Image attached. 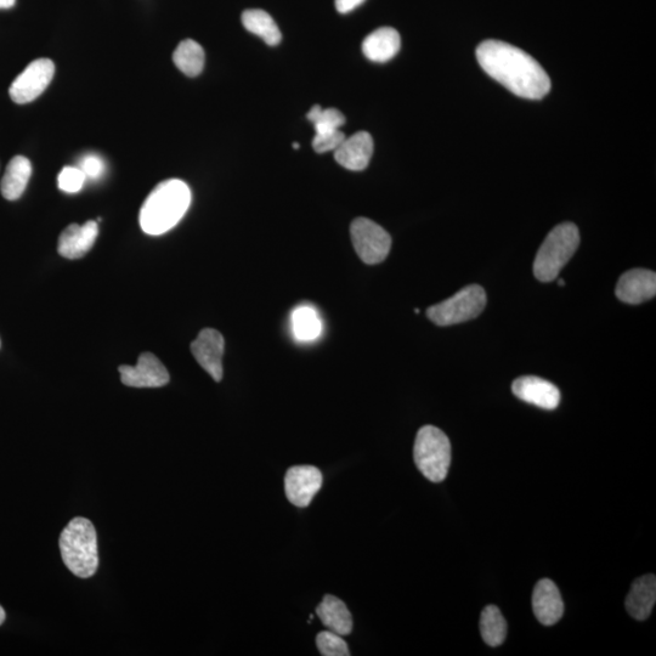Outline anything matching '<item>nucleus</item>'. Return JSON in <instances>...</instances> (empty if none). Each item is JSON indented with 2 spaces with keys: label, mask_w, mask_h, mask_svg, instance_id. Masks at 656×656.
<instances>
[{
  "label": "nucleus",
  "mask_w": 656,
  "mask_h": 656,
  "mask_svg": "<svg viewBox=\"0 0 656 656\" xmlns=\"http://www.w3.org/2000/svg\"><path fill=\"white\" fill-rule=\"evenodd\" d=\"M512 392L525 403L545 410L557 409L561 403V392L553 383L535 376L520 377L512 384Z\"/></svg>",
  "instance_id": "f8f14e48"
},
{
  "label": "nucleus",
  "mask_w": 656,
  "mask_h": 656,
  "mask_svg": "<svg viewBox=\"0 0 656 656\" xmlns=\"http://www.w3.org/2000/svg\"><path fill=\"white\" fill-rule=\"evenodd\" d=\"M191 199V190L183 180L169 179L158 184L141 206V230L151 236L168 233L184 218Z\"/></svg>",
  "instance_id": "f03ea898"
},
{
  "label": "nucleus",
  "mask_w": 656,
  "mask_h": 656,
  "mask_svg": "<svg viewBox=\"0 0 656 656\" xmlns=\"http://www.w3.org/2000/svg\"><path fill=\"white\" fill-rule=\"evenodd\" d=\"M308 120L313 123L315 134L336 132L346 124V117L337 109H322L314 105L308 112Z\"/></svg>",
  "instance_id": "393cba45"
},
{
  "label": "nucleus",
  "mask_w": 656,
  "mask_h": 656,
  "mask_svg": "<svg viewBox=\"0 0 656 656\" xmlns=\"http://www.w3.org/2000/svg\"><path fill=\"white\" fill-rule=\"evenodd\" d=\"M15 3H16V0H0V9L13 8Z\"/></svg>",
  "instance_id": "7c9ffc66"
},
{
  "label": "nucleus",
  "mask_w": 656,
  "mask_h": 656,
  "mask_svg": "<svg viewBox=\"0 0 656 656\" xmlns=\"http://www.w3.org/2000/svg\"><path fill=\"white\" fill-rule=\"evenodd\" d=\"M344 139H346V135L341 129L326 134H315L313 147L318 154H325V152L335 151Z\"/></svg>",
  "instance_id": "cd10ccee"
},
{
  "label": "nucleus",
  "mask_w": 656,
  "mask_h": 656,
  "mask_svg": "<svg viewBox=\"0 0 656 656\" xmlns=\"http://www.w3.org/2000/svg\"><path fill=\"white\" fill-rule=\"evenodd\" d=\"M322 486V473L314 466H294L285 477L287 500L297 507H308Z\"/></svg>",
  "instance_id": "9b49d317"
},
{
  "label": "nucleus",
  "mask_w": 656,
  "mask_h": 656,
  "mask_svg": "<svg viewBox=\"0 0 656 656\" xmlns=\"http://www.w3.org/2000/svg\"><path fill=\"white\" fill-rule=\"evenodd\" d=\"M242 24L248 32L253 33L263 39L265 43L274 47L280 44L282 35L276 22L267 13L260 9H250L243 11Z\"/></svg>",
  "instance_id": "412c9836"
},
{
  "label": "nucleus",
  "mask_w": 656,
  "mask_h": 656,
  "mask_svg": "<svg viewBox=\"0 0 656 656\" xmlns=\"http://www.w3.org/2000/svg\"><path fill=\"white\" fill-rule=\"evenodd\" d=\"M656 602V578L653 574L642 576L633 582L629 596L626 598V609L633 619L647 620L652 614Z\"/></svg>",
  "instance_id": "f3484780"
},
{
  "label": "nucleus",
  "mask_w": 656,
  "mask_h": 656,
  "mask_svg": "<svg viewBox=\"0 0 656 656\" xmlns=\"http://www.w3.org/2000/svg\"><path fill=\"white\" fill-rule=\"evenodd\" d=\"M322 624L328 631L335 632L339 636H349L353 631V618L346 603L341 599L327 595L316 608Z\"/></svg>",
  "instance_id": "6ab92c4d"
},
{
  "label": "nucleus",
  "mask_w": 656,
  "mask_h": 656,
  "mask_svg": "<svg viewBox=\"0 0 656 656\" xmlns=\"http://www.w3.org/2000/svg\"><path fill=\"white\" fill-rule=\"evenodd\" d=\"M292 327L294 336L304 342L314 341L322 331L320 316L311 307H299L293 311Z\"/></svg>",
  "instance_id": "b1692460"
},
{
  "label": "nucleus",
  "mask_w": 656,
  "mask_h": 656,
  "mask_svg": "<svg viewBox=\"0 0 656 656\" xmlns=\"http://www.w3.org/2000/svg\"><path fill=\"white\" fill-rule=\"evenodd\" d=\"M225 341L222 333L213 328H205L191 344V353L214 381L223 380V356Z\"/></svg>",
  "instance_id": "9d476101"
},
{
  "label": "nucleus",
  "mask_w": 656,
  "mask_h": 656,
  "mask_svg": "<svg viewBox=\"0 0 656 656\" xmlns=\"http://www.w3.org/2000/svg\"><path fill=\"white\" fill-rule=\"evenodd\" d=\"M365 0H336V9L338 13L348 14L350 11L360 7Z\"/></svg>",
  "instance_id": "c756f323"
},
{
  "label": "nucleus",
  "mask_w": 656,
  "mask_h": 656,
  "mask_svg": "<svg viewBox=\"0 0 656 656\" xmlns=\"http://www.w3.org/2000/svg\"><path fill=\"white\" fill-rule=\"evenodd\" d=\"M62 561L72 574L88 579L99 567L98 535L92 522L77 517L62 531L59 541Z\"/></svg>",
  "instance_id": "7ed1b4c3"
},
{
  "label": "nucleus",
  "mask_w": 656,
  "mask_h": 656,
  "mask_svg": "<svg viewBox=\"0 0 656 656\" xmlns=\"http://www.w3.org/2000/svg\"><path fill=\"white\" fill-rule=\"evenodd\" d=\"M401 38L392 27H382L370 33L363 42V53L373 62H387L399 53Z\"/></svg>",
  "instance_id": "a211bd4d"
},
{
  "label": "nucleus",
  "mask_w": 656,
  "mask_h": 656,
  "mask_svg": "<svg viewBox=\"0 0 656 656\" xmlns=\"http://www.w3.org/2000/svg\"><path fill=\"white\" fill-rule=\"evenodd\" d=\"M580 233L573 223H563L556 226L547 235L536 254L534 275L541 282L556 280L561 270L568 264L571 257L578 251Z\"/></svg>",
  "instance_id": "20e7f679"
},
{
  "label": "nucleus",
  "mask_w": 656,
  "mask_h": 656,
  "mask_svg": "<svg viewBox=\"0 0 656 656\" xmlns=\"http://www.w3.org/2000/svg\"><path fill=\"white\" fill-rule=\"evenodd\" d=\"M350 236L356 254L364 263L375 265L386 260L392 248V237L371 219L358 218L350 225Z\"/></svg>",
  "instance_id": "0eeeda50"
},
{
  "label": "nucleus",
  "mask_w": 656,
  "mask_h": 656,
  "mask_svg": "<svg viewBox=\"0 0 656 656\" xmlns=\"http://www.w3.org/2000/svg\"><path fill=\"white\" fill-rule=\"evenodd\" d=\"M534 614L542 625H556L564 614L561 591L550 579L537 582L533 593Z\"/></svg>",
  "instance_id": "4468645a"
},
{
  "label": "nucleus",
  "mask_w": 656,
  "mask_h": 656,
  "mask_svg": "<svg viewBox=\"0 0 656 656\" xmlns=\"http://www.w3.org/2000/svg\"><path fill=\"white\" fill-rule=\"evenodd\" d=\"M294 149H298L299 145L297 143L293 144Z\"/></svg>",
  "instance_id": "72a5a7b5"
},
{
  "label": "nucleus",
  "mask_w": 656,
  "mask_h": 656,
  "mask_svg": "<svg viewBox=\"0 0 656 656\" xmlns=\"http://www.w3.org/2000/svg\"><path fill=\"white\" fill-rule=\"evenodd\" d=\"M338 164L349 171H364L373 155V139L367 132H358L342 141L335 151Z\"/></svg>",
  "instance_id": "dca6fc26"
},
{
  "label": "nucleus",
  "mask_w": 656,
  "mask_h": 656,
  "mask_svg": "<svg viewBox=\"0 0 656 656\" xmlns=\"http://www.w3.org/2000/svg\"><path fill=\"white\" fill-rule=\"evenodd\" d=\"M480 633L490 647H499L507 636V622L496 605H488L480 616Z\"/></svg>",
  "instance_id": "5701e85b"
},
{
  "label": "nucleus",
  "mask_w": 656,
  "mask_h": 656,
  "mask_svg": "<svg viewBox=\"0 0 656 656\" xmlns=\"http://www.w3.org/2000/svg\"><path fill=\"white\" fill-rule=\"evenodd\" d=\"M86 175L76 167H65L59 174L58 184L61 191L66 194H77L86 183Z\"/></svg>",
  "instance_id": "bb28decb"
},
{
  "label": "nucleus",
  "mask_w": 656,
  "mask_h": 656,
  "mask_svg": "<svg viewBox=\"0 0 656 656\" xmlns=\"http://www.w3.org/2000/svg\"><path fill=\"white\" fill-rule=\"evenodd\" d=\"M121 381L124 386L133 388H161L171 380L169 373L154 354L144 353L139 356L135 366H121Z\"/></svg>",
  "instance_id": "1a4fd4ad"
},
{
  "label": "nucleus",
  "mask_w": 656,
  "mask_h": 656,
  "mask_svg": "<svg viewBox=\"0 0 656 656\" xmlns=\"http://www.w3.org/2000/svg\"><path fill=\"white\" fill-rule=\"evenodd\" d=\"M99 235L98 223L89 220L84 225L72 224L62 231L59 237L58 251L66 259H78L92 250Z\"/></svg>",
  "instance_id": "2eb2a0df"
},
{
  "label": "nucleus",
  "mask_w": 656,
  "mask_h": 656,
  "mask_svg": "<svg viewBox=\"0 0 656 656\" xmlns=\"http://www.w3.org/2000/svg\"><path fill=\"white\" fill-rule=\"evenodd\" d=\"M5 618H7V615H5V610L2 608V605H0V625L3 624Z\"/></svg>",
  "instance_id": "2f4dec72"
},
{
  "label": "nucleus",
  "mask_w": 656,
  "mask_h": 656,
  "mask_svg": "<svg viewBox=\"0 0 656 656\" xmlns=\"http://www.w3.org/2000/svg\"><path fill=\"white\" fill-rule=\"evenodd\" d=\"M415 463L424 477L432 483H441L448 477L451 465V444L443 431L434 426H424L418 431Z\"/></svg>",
  "instance_id": "39448f33"
},
{
  "label": "nucleus",
  "mask_w": 656,
  "mask_h": 656,
  "mask_svg": "<svg viewBox=\"0 0 656 656\" xmlns=\"http://www.w3.org/2000/svg\"><path fill=\"white\" fill-rule=\"evenodd\" d=\"M31 175L32 164L30 160L24 156L14 157L9 162L2 185H0L4 199L8 201L19 200L24 194L28 182H30Z\"/></svg>",
  "instance_id": "aec40b11"
},
{
  "label": "nucleus",
  "mask_w": 656,
  "mask_h": 656,
  "mask_svg": "<svg viewBox=\"0 0 656 656\" xmlns=\"http://www.w3.org/2000/svg\"><path fill=\"white\" fill-rule=\"evenodd\" d=\"M173 61L184 75L199 76L205 67V50L192 39H186L178 45L173 54Z\"/></svg>",
  "instance_id": "4be33fe9"
},
{
  "label": "nucleus",
  "mask_w": 656,
  "mask_h": 656,
  "mask_svg": "<svg viewBox=\"0 0 656 656\" xmlns=\"http://www.w3.org/2000/svg\"><path fill=\"white\" fill-rule=\"evenodd\" d=\"M316 646H318L320 654L324 656L350 655L347 642L335 632H320L316 637Z\"/></svg>",
  "instance_id": "a878e982"
},
{
  "label": "nucleus",
  "mask_w": 656,
  "mask_h": 656,
  "mask_svg": "<svg viewBox=\"0 0 656 656\" xmlns=\"http://www.w3.org/2000/svg\"><path fill=\"white\" fill-rule=\"evenodd\" d=\"M79 169L89 179H99L105 171L104 161L99 156L87 155L83 157Z\"/></svg>",
  "instance_id": "c85d7f7f"
},
{
  "label": "nucleus",
  "mask_w": 656,
  "mask_h": 656,
  "mask_svg": "<svg viewBox=\"0 0 656 656\" xmlns=\"http://www.w3.org/2000/svg\"><path fill=\"white\" fill-rule=\"evenodd\" d=\"M482 69L514 95L540 100L550 93L551 79L533 56L514 45L485 41L477 49Z\"/></svg>",
  "instance_id": "f257e3e1"
},
{
  "label": "nucleus",
  "mask_w": 656,
  "mask_h": 656,
  "mask_svg": "<svg viewBox=\"0 0 656 656\" xmlns=\"http://www.w3.org/2000/svg\"><path fill=\"white\" fill-rule=\"evenodd\" d=\"M558 285H559V286H565V281H563V280H559V281H558Z\"/></svg>",
  "instance_id": "473e14b6"
},
{
  "label": "nucleus",
  "mask_w": 656,
  "mask_h": 656,
  "mask_svg": "<svg viewBox=\"0 0 656 656\" xmlns=\"http://www.w3.org/2000/svg\"><path fill=\"white\" fill-rule=\"evenodd\" d=\"M616 297L627 304H641L655 297L656 274L652 270L633 269L620 277Z\"/></svg>",
  "instance_id": "ddd939ff"
},
{
  "label": "nucleus",
  "mask_w": 656,
  "mask_h": 656,
  "mask_svg": "<svg viewBox=\"0 0 656 656\" xmlns=\"http://www.w3.org/2000/svg\"><path fill=\"white\" fill-rule=\"evenodd\" d=\"M486 305V293L479 285L462 288L455 296L427 310L429 320L438 326L462 324L478 318Z\"/></svg>",
  "instance_id": "423d86ee"
},
{
  "label": "nucleus",
  "mask_w": 656,
  "mask_h": 656,
  "mask_svg": "<svg viewBox=\"0 0 656 656\" xmlns=\"http://www.w3.org/2000/svg\"><path fill=\"white\" fill-rule=\"evenodd\" d=\"M54 75L55 65L52 60L38 59L32 61L11 84L9 89L11 100L19 105L31 103L49 87Z\"/></svg>",
  "instance_id": "6e6552de"
}]
</instances>
